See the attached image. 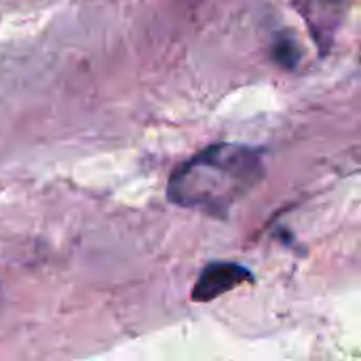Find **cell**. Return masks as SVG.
<instances>
[{
  "mask_svg": "<svg viewBox=\"0 0 361 361\" xmlns=\"http://www.w3.org/2000/svg\"><path fill=\"white\" fill-rule=\"evenodd\" d=\"M264 176V161L256 148L243 144H214L180 165L167 184V199L180 207L224 214L243 199Z\"/></svg>",
  "mask_w": 361,
  "mask_h": 361,
  "instance_id": "6da1fadb",
  "label": "cell"
},
{
  "mask_svg": "<svg viewBox=\"0 0 361 361\" xmlns=\"http://www.w3.org/2000/svg\"><path fill=\"white\" fill-rule=\"evenodd\" d=\"M254 281L252 273L235 262H209L197 283L192 286L190 298L195 302H212L216 298H220L222 294H228L231 290Z\"/></svg>",
  "mask_w": 361,
  "mask_h": 361,
  "instance_id": "7a4b0ae2",
  "label": "cell"
},
{
  "mask_svg": "<svg viewBox=\"0 0 361 361\" xmlns=\"http://www.w3.org/2000/svg\"><path fill=\"white\" fill-rule=\"evenodd\" d=\"M273 59L277 66H281L283 70H294L300 61V51L296 47V42L288 36H279L273 44V51H271Z\"/></svg>",
  "mask_w": 361,
  "mask_h": 361,
  "instance_id": "3957f363",
  "label": "cell"
}]
</instances>
